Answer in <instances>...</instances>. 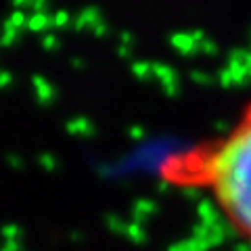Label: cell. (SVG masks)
Masks as SVG:
<instances>
[{
	"instance_id": "cell-1",
	"label": "cell",
	"mask_w": 251,
	"mask_h": 251,
	"mask_svg": "<svg viewBox=\"0 0 251 251\" xmlns=\"http://www.w3.org/2000/svg\"><path fill=\"white\" fill-rule=\"evenodd\" d=\"M184 182L203 188L230 230L251 243V103L222 138L186 163Z\"/></svg>"
}]
</instances>
